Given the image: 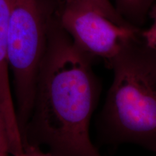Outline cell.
Listing matches in <instances>:
<instances>
[{
    "label": "cell",
    "instance_id": "cell-6",
    "mask_svg": "<svg viewBox=\"0 0 156 156\" xmlns=\"http://www.w3.org/2000/svg\"><path fill=\"white\" fill-rule=\"evenodd\" d=\"M116 9L131 24H142L156 0H115Z\"/></svg>",
    "mask_w": 156,
    "mask_h": 156
},
{
    "label": "cell",
    "instance_id": "cell-3",
    "mask_svg": "<svg viewBox=\"0 0 156 156\" xmlns=\"http://www.w3.org/2000/svg\"><path fill=\"white\" fill-rule=\"evenodd\" d=\"M48 26L38 0H11L7 55L23 134L32 113L37 80L47 46Z\"/></svg>",
    "mask_w": 156,
    "mask_h": 156
},
{
    "label": "cell",
    "instance_id": "cell-2",
    "mask_svg": "<svg viewBox=\"0 0 156 156\" xmlns=\"http://www.w3.org/2000/svg\"><path fill=\"white\" fill-rule=\"evenodd\" d=\"M107 65L114 78L103 110L106 130L116 142L156 153V54L139 38Z\"/></svg>",
    "mask_w": 156,
    "mask_h": 156
},
{
    "label": "cell",
    "instance_id": "cell-5",
    "mask_svg": "<svg viewBox=\"0 0 156 156\" xmlns=\"http://www.w3.org/2000/svg\"><path fill=\"white\" fill-rule=\"evenodd\" d=\"M10 11L11 0H0V107L9 132L15 133L19 130V123L7 55V32Z\"/></svg>",
    "mask_w": 156,
    "mask_h": 156
},
{
    "label": "cell",
    "instance_id": "cell-9",
    "mask_svg": "<svg viewBox=\"0 0 156 156\" xmlns=\"http://www.w3.org/2000/svg\"><path fill=\"white\" fill-rule=\"evenodd\" d=\"M0 156H12L8 129L1 107H0Z\"/></svg>",
    "mask_w": 156,
    "mask_h": 156
},
{
    "label": "cell",
    "instance_id": "cell-10",
    "mask_svg": "<svg viewBox=\"0 0 156 156\" xmlns=\"http://www.w3.org/2000/svg\"><path fill=\"white\" fill-rule=\"evenodd\" d=\"M12 156H56L51 152H45L42 151L38 145L25 142L23 151Z\"/></svg>",
    "mask_w": 156,
    "mask_h": 156
},
{
    "label": "cell",
    "instance_id": "cell-7",
    "mask_svg": "<svg viewBox=\"0 0 156 156\" xmlns=\"http://www.w3.org/2000/svg\"><path fill=\"white\" fill-rule=\"evenodd\" d=\"M78 1L92 7L93 8L96 9L116 24L121 25H132L120 15V13L109 0H78Z\"/></svg>",
    "mask_w": 156,
    "mask_h": 156
},
{
    "label": "cell",
    "instance_id": "cell-1",
    "mask_svg": "<svg viewBox=\"0 0 156 156\" xmlns=\"http://www.w3.org/2000/svg\"><path fill=\"white\" fill-rule=\"evenodd\" d=\"M92 59L58 20L49 23L32 113L24 131L29 129L32 133L31 143L45 145L56 156H101L90 136L98 96Z\"/></svg>",
    "mask_w": 156,
    "mask_h": 156
},
{
    "label": "cell",
    "instance_id": "cell-8",
    "mask_svg": "<svg viewBox=\"0 0 156 156\" xmlns=\"http://www.w3.org/2000/svg\"><path fill=\"white\" fill-rule=\"evenodd\" d=\"M148 15L153 23L148 28L140 30V38L145 46L156 54V2L151 7Z\"/></svg>",
    "mask_w": 156,
    "mask_h": 156
},
{
    "label": "cell",
    "instance_id": "cell-4",
    "mask_svg": "<svg viewBox=\"0 0 156 156\" xmlns=\"http://www.w3.org/2000/svg\"><path fill=\"white\" fill-rule=\"evenodd\" d=\"M57 20L82 51L92 58H103L106 64L140 38L137 26L116 24L78 0H65Z\"/></svg>",
    "mask_w": 156,
    "mask_h": 156
}]
</instances>
